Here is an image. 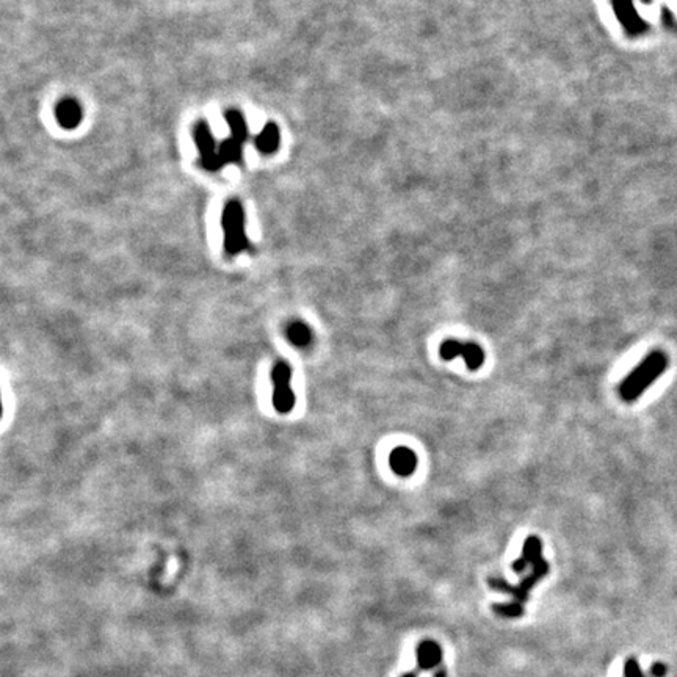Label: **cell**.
Instances as JSON below:
<instances>
[{"mask_svg": "<svg viewBox=\"0 0 677 677\" xmlns=\"http://www.w3.org/2000/svg\"><path fill=\"white\" fill-rule=\"evenodd\" d=\"M669 359L665 351L654 350L649 353L637 367H635L624 378L619 386V396L627 403H632L640 398L662 377V373L668 369Z\"/></svg>", "mask_w": 677, "mask_h": 677, "instance_id": "6da1fadb", "label": "cell"}, {"mask_svg": "<svg viewBox=\"0 0 677 677\" xmlns=\"http://www.w3.org/2000/svg\"><path fill=\"white\" fill-rule=\"evenodd\" d=\"M224 250L229 255H237L250 248V241L245 236V215L241 204L236 199L224 205L223 212Z\"/></svg>", "mask_w": 677, "mask_h": 677, "instance_id": "7a4b0ae2", "label": "cell"}, {"mask_svg": "<svg viewBox=\"0 0 677 677\" xmlns=\"http://www.w3.org/2000/svg\"><path fill=\"white\" fill-rule=\"evenodd\" d=\"M548 574H549V563L545 562L543 557H540L538 559H535L533 563H531V572L527 577H524L521 580V583L517 586L510 585L507 580L502 578V577L488 578V585L495 591L511 594L516 602H519V604L524 605L529 600L530 590L533 588V586L538 582H540V580H543L544 576H548Z\"/></svg>", "mask_w": 677, "mask_h": 677, "instance_id": "3957f363", "label": "cell"}, {"mask_svg": "<svg viewBox=\"0 0 677 677\" xmlns=\"http://www.w3.org/2000/svg\"><path fill=\"white\" fill-rule=\"evenodd\" d=\"M272 381L274 410L279 414H289L295 406V393L292 391V367L284 359L273 365Z\"/></svg>", "mask_w": 677, "mask_h": 677, "instance_id": "277c9868", "label": "cell"}, {"mask_svg": "<svg viewBox=\"0 0 677 677\" xmlns=\"http://www.w3.org/2000/svg\"><path fill=\"white\" fill-rule=\"evenodd\" d=\"M439 356L444 361H452L455 358H462L469 370H479L485 362V351L479 343L461 342L457 338H447L441 343Z\"/></svg>", "mask_w": 677, "mask_h": 677, "instance_id": "5b68a950", "label": "cell"}, {"mask_svg": "<svg viewBox=\"0 0 677 677\" xmlns=\"http://www.w3.org/2000/svg\"><path fill=\"white\" fill-rule=\"evenodd\" d=\"M195 137H196L199 153L203 156L204 167L209 170H218L221 167L220 154L215 151V141H213V137L205 122L198 124V127L195 130Z\"/></svg>", "mask_w": 677, "mask_h": 677, "instance_id": "8992f818", "label": "cell"}, {"mask_svg": "<svg viewBox=\"0 0 677 677\" xmlns=\"http://www.w3.org/2000/svg\"><path fill=\"white\" fill-rule=\"evenodd\" d=\"M417 455L410 447H396L391 452L389 466L393 472L400 476H410L417 469Z\"/></svg>", "mask_w": 677, "mask_h": 677, "instance_id": "52a82bcc", "label": "cell"}, {"mask_svg": "<svg viewBox=\"0 0 677 677\" xmlns=\"http://www.w3.org/2000/svg\"><path fill=\"white\" fill-rule=\"evenodd\" d=\"M442 662V649L436 641L425 640L417 646L419 671H430Z\"/></svg>", "mask_w": 677, "mask_h": 677, "instance_id": "ba28073f", "label": "cell"}, {"mask_svg": "<svg viewBox=\"0 0 677 677\" xmlns=\"http://www.w3.org/2000/svg\"><path fill=\"white\" fill-rule=\"evenodd\" d=\"M540 557H543V541L538 536H529L524 543L521 558L513 562L511 568H513V571L517 572V574H522V572Z\"/></svg>", "mask_w": 677, "mask_h": 677, "instance_id": "9c48e42d", "label": "cell"}, {"mask_svg": "<svg viewBox=\"0 0 677 677\" xmlns=\"http://www.w3.org/2000/svg\"><path fill=\"white\" fill-rule=\"evenodd\" d=\"M57 120L66 129L77 127L82 120V110L79 103L74 99L61 101L57 107Z\"/></svg>", "mask_w": 677, "mask_h": 677, "instance_id": "30bf717a", "label": "cell"}, {"mask_svg": "<svg viewBox=\"0 0 677 677\" xmlns=\"http://www.w3.org/2000/svg\"><path fill=\"white\" fill-rule=\"evenodd\" d=\"M255 144H258L260 153H265V154L274 153V151L278 149V146H279V130H278V127H276L274 124H272V122L267 124V127L262 130V132L258 137V140H255Z\"/></svg>", "mask_w": 677, "mask_h": 677, "instance_id": "8fae6325", "label": "cell"}, {"mask_svg": "<svg viewBox=\"0 0 677 677\" xmlns=\"http://www.w3.org/2000/svg\"><path fill=\"white\" fill-rule=\"evenodd\" d=\"M289 338L290 342L298 345V347H305L310 342V329L305 323H293L289 328Z\"/></svg>", "mask_w": 677, "mask_h": 677, "instance_id": "7c38bea8", "label": "cell"}, {"mask_svg": "<svg viewBox=\"0 0 677 677\" xmlns=\"http://www.w3.org/2000/svg\"><path fill=\"white\" fill-rule=\"evenodd\" d=\"M493 612L502 618H521L524 614V605L516 600L510 604H494Z\"/></svg>", "mask_w": 677, "mask_h": 677, "instance_id": "4fadbf2b", "label": "cell"}, {"mask_svg": "<svg viewBox=\"0 0 677 677\" xmlns=\"http://www.w3.org/2000/svg\"><path fill=\"white\" fill-rule=\"evenodd\" d=\"M624 677H645V676H643V671H641V668H640V665H638V662L635 660V659H628V660L626 662Z\"/></svg>", "mask_w": 677, "mask_h": 677, "instance_id": "5bb4252c", "label": "cell"}, {"mask_svg": "<svg viewBox=\"0 0 677 677\" xmlns=\"http://www.w3.org/2000/svg\"><path fill=\"white\" fill-rule=\"evenodd\" d=\"M651 674L654 677H663L666 674V666L663 665V663H655V665H652L651 668Z\"/></svg>", "mask_w": 677, "mask_h": 677, "instance_id": "9a60e30c", "label": "cell"}, {"mask_svg": "<svg viewBox=\"0 0 677 677\" xmlns=\"http://www.w3.org/2000/svg\"><path fill=\"white\" fill-rule=\"evenodd\" d=\"M433 677H447V671H445L444 668H441L439 671L434 673V676H433Z\"/></svg>", "mask_w": 677, "mask_h": 677, "instance_id": "2e32d148", "label": "cell"}, {"mask_svg": "<svg viewBox=\"0 0 677 677\" xmlns=\"http://www.w3.org/2000/svg\"><path fill=\"white\" fill-rule=\"evenodd\" d=\"M417 674H419V671H411V673L403 674L402 677H417Z\"/></svg>", "mask_w": 677, "mask_h": 677, "instance_id": "e0dca14e", "label": "cell"}]
</instances>
